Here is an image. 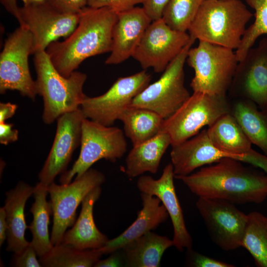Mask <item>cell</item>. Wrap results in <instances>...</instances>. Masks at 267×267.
Returning a JSON list of instances; mask_svg holds the SVG:
<instances>
[{
  "instance_id": "1",
  "label": "cell",
  "mask_w": 267,
  "mask_h": 267,
  "mask_svg": "<svg viewBox=\"0 0 267 267\" xmlns=\"http://www.w3.org/2000/svg\"><path fill=\"white\" fill-rule=\"evenodd\" d=\"M176 178L198 197L221 199L234 204H260L267 198V174L231 158H223Z\"/></svg>"
},
{
  "instance_id": "2",
  "label": "cell",
  "mask_w": 267,
  "mask_h": 267,
  "mask_svg": "<svg viewBox=\"0 0 267 267\" xmlns=\"http://www.w3.org/2000/svg\"><path fill=\"white\" fill-rule=\"evenodd\" d=\"M117 16L109 7L84 8L72 33L62 42L52 43L45 50L56 70L68 77L85 59L110 52Z\"/></svg>"
},
{
  "instance_id": "3",
  "label": "cell",
  "mask_w": 267,
  "mask_h": 267,
  "mask_svg": "<svg viewBox=\"0 0 267 267\" xmlns=\"http://www.w3.org/2000/svg\"><path fill=\"white\" fill-rule=\"evenodd\" d=\"M253 16L240 0H204L188 34L199 41L236 50Z\"/></svg>"
},
{
  "instance_id": "4",
  "label": "cell",
  "mask_w": 267,
  "mask_h": 267,
  "mask_svg": "<svg viewBox=\"0 0 267 267\" xmlns=\"http://www.w3.org/2000/svg\"><path fill=\"white\" fill-rule=\"evenodd\" d=\"M34 55L38 94L44 101L42 119L50 124L62 115L80 108L87 96L83 86L87 77L76 71L64 77L55 68L46 51Z\"/></svg>"
},
{
  "instance_id": "5",
  "label": "cell",
  "mask_w": 267,
  "mask_h": 267,
  "mask_svg": "<svg viewBox=\"0 0 267 267\" xmlns=\"http://www.w3.org/2000/svg\"><path fill=\"white\" fill-rule=\"evenodd\" d=\"M186 61L194 71L193 92L220 95H225L239 63L233 49L202 41L189 49Z\"/></svg>"
},
{
  "instance_id": "6",
  "label": "cell",
  "mask_w": 267,
  "mask_h": 267,
  "mask_svg": "<svg viewBox=\"0 0 267 267\" xmlns=\"http://www.w3.org/2000/svg\"><path fill=\"white\" fill-rule=\"evenodd\" d=\"M124 132L114 126H106L85 118L82 123L81 150L72 168L61 175V184L71 182L82 176L100 159L112 162L121 158L127 149Z\"/></svg>"
},
{
  "instance_id": "7",
  "label": "cell",
  "mask_w": 267,
  "mask_h": 267,
  "mask_svg": "<svg viewBox=\"0 0 267 267\" xmlns=\"http://www.w3.org/2000/svg\"><path fill=\"white\" fill-rule=\"evenodd\" d=\"M228 113L225 95L193 92L172 115L164 120L161 132L169 134L172 146L177 145Z\"/></svg>"
},
{
  "instance_id": "8",
  "label": "cell",
  "mask_w": 267,
  "mask_h": 267,
  "mask_svg": "<svg viewBox=\"0 0 267 267\" xmlns=\"http://www.w3.org/2000/svg\"><path fill=\"white\" fill-rule=\"evenodd\" d=\"M195 40L191 37L160 78L137 94L130 106L151 110L165 120L183 104L191 95L184 86V65L188 50Z\"/></svg>"
},
{
  "instance_id": "9",
  "label": "cell",
  "mask_w": 267,
  "mask_h": 267,
  "mask_svg": "<svg viewBox=\"0 0 267 267\" xmlns=\"http://www.w3.org/2000/svg\"><path fill=\"white\" fill-rule=\"evenodd\" d=\"M33 41L28 29L19 26L5 41L0 54V92L18 91L35 100L38 94L36 81L31 75L28 57L32 54Z\"/></svg>"
},
{
  "instance_id": "10",
  "label": "cell",
  "mask_w": 267,
  "mask_h": 267,
  "mask_svg": "<svg viewBox=\"0 0 267 267\" xmlns=\"http://www.w3.org/2000/svg\"><path fill=\"white\" fill-rule=\"evenodd\" d=\"M105 180L102 173L90 168L73 182L60 185L53 182L48 186L53 216L50 239L53 246L61 242L67 229L74 224L76 210L85 198Z\"/></svg>"
},
{
  "instance_id": "11",
  "label": "cell",
  "mask_w": 267,
  "mask_h": 267,
  "mask_svg": "<svg viewBox=\"0 0 267 267\" xmlns=\"http://www.w3.org/2000/svg\"><path fill=\"white\" fill-rule=\"evenodd\" d=\"M150 80L151 76L145 70L120 77L103 94L92 97L87 96L80 108L86 118L111 126L134 98L150 84Z\"/></svg>"
},
{
  "instance_id": "12",
  "label": "cell",
  "mask_w": 267,
  "mask_h": 267,
  "mask_svg": "<svg viewBox=\"0 0 267 267\" xmlns=\"http://www.w3.org/2000/svg\"><path fill=\"white\" fill-rule=\"evenodd\" d=\"M187 32L170 27L162 18L152 21L145 30L133 57L143 70L163 72L189 43Z\"/></svg>"
},
{
  "instance_id": "13",
  "label": "cell",
  "mask_w": 267,
  "mask_h": 267,
  "mask_svg": "<svg viewBox=\"0 0 267 267\" xmlns=\"http://www.w3.org/2000/svg\"><path fill=\"white\" fill-rule=\"evenodd\" d=\"M196 207L213 242L224 251L242 247L248 216L230 202L198 197Z\"/></svg>"
},
{
  "instance_id": "14",
  "label": "cell",
  "mask_w": 267,
  "mask_h": 267,
  "mask_svg": "<svg viewBox=\"0 0 267 267\" xmlns=\"http://www.w3.org/2000/svg\"><path fill=\"white\" fill-rule=\"evenodd\" d=\"M20 26L26 27L32 34V54L45 51L48 45L61 37H67L77 26L80 12L61 13L46 2L20 8Z\"/></svg>"
},
{
  "instance_id": "15",
  "label": "cell",
  "mask_w": 267,
  "mask_h": 267,
  "mask_svg": "<svg viewBox=\"0 0 267 267\" xmlns=\"http://www.w3.org/2000/svg\"><path fill=\"white\" fill-rule=\"evenodd\" d=\"M85 118L80 108L57 118L52 147L38 175L40 184L48 187L57 175L67 171L73 152L81 143L82 123Z\"/></svg>"
},
{
  "instance_id": "16",
  "label": "cell",
  "mask_w": 267,
  "mask_h": 267,
  "mask_svg": "<svg viewBox=\"0 0 267 267\" xmlns=\"http://www.w3.org/2000/svg\"><path fill=\"white\" fill-rule=\"evenodd\" d=\"M175 174L171 163L167 165L160 177L156 179L150 176L141 175L136 186L140 193L155 196L161 201L171 218L173 227L174 246L179 252L191 248L193 241L187 230L182 210L174 185Z\"/></svg>"
},
{
  "instance_id": "17",
  "label": "cell",
  "mask_w": 267,
  "mask_h": 267,
  "mask_svg": "<svg viewBox=\"0 0 267 267\" xmlns=\"http://www.w3.org/2000/svg\"><path fill=\"white\" fill-rule=\"evenodd\" d=\"M206 131L218 148L239 157L243 163L261 168L267 174V155L252 148V143L233 115L228 113L222 116Z\"/></svg>"
},
{
  "instance_id": "18",
  "label": "cell",
  "mask_w": 267,
  "mask_h": 267,
  "mask_svg": "<svg viewBox=\"0 0 267 267\" xmlns=\"http://www.w3.org/2000/svg\"><path fill=\"white\" fill-rule=\"evenodd\" d=\"M152 19L142 7L135 6L117 13L109 56L105 63L118 64L133 57Z\"/></svg>"
},
{
  "instance_id": "19",
  "label": "cell",
  "mask_w": 267,
  "mask_h": 267,
  "mask_svg": "<svg viewBox=\"0 0 267 267\" xmlns=\"http://www.w3.org/2000/svg\"><path fill=\"white\" fill-rule=\"evenodd\" d=\"M170 156L175 178L189 175L198 168L216 163L223 158L242 162L239 157L216 147L209 139L206 130L172 146Z\"/></svg>"
},
{
  "instance_id": "20",
  "label": "cell",
  "mask_w": 267,
  "mask_h": 267,
  "mask_svg": "<svg viewBox=\"0 0 267 267\" xmlns=\"http://www.w3.org/2000/svg\"><path fill=\"white\" fill-rule=\"evenodd\" d=\"M142 208L135 220L118 236L108 240L101 248L97 249L102 255L110 254L122 249L146 233L165 222L169 214L160 200L151 194L141 193Z\"/></svg>"
},
{
  "instance_id": "21",
  "label": "cell",
  "mask_w": 267,
  "mask_h": 267,
  "mask_svg": "<svg viewBox=\"0 0 267 267\" xmlns=\"http://www.w3.org/2000/svg\"><path fill=\"white\" fill-rule=\"evenodd\" d=\"M101 186L92 190L82 203L79 216L70 229L64 233L61 242L78 249H98L109 240L96 227L93 218L94 204L101 193Z\"/></svg>"
},
{
  "instance_id": "22",
  "label": "cell",
  "mask_w": 267,
  "mask_h": 267,
  "mask_svg": "<svg viewBox=\"0 0 267 267\" xmlns=\"http://www.w3.org/2000/svg\"><path fill=\"white\" fill-rule=\"evenodd\" d=\"M34 187L20 181L15 187L5 193L3 206L8 225L6 250L14 253L22 251L30 243L25 238L26 224L24 209L29 198L33 194Z\"/></svg>"
},
{
  "instance_id": "23",
  "label": "cell",
  "mask_w": 267,
  "mask_h": 267,
  "mask_svg": "<svg viewBox=\"0 0 267 267\" xmlns=\"http://www.w3.org/2000/svg\"><path fill=\"white\" fill-rule=\"evenodd\" d=\"M171 145L170 136L161 132L153 138L133 146L125 160V174L133 178L146 172L156 174L163 155Z\"/></svg>"
},
{
  "instance_id": "24",
  "label": "cell",
  "mask_w": 267,
  "mask_h": 267,
  "mask_svg": "<svg viewBox=\"0 0 267 267\" xmlns=\"http://www.w3.org/2000/svg\"><path fill=\"white\" fill-rule=\"evenodd\" d=\"M174 246L172 239L149 231L127 244L123 251L128 267H159L164 252Z\"/></svg>"
},
{
  "instance_id": "25",
  "label": "cell",
  "mask_w": 267,
  "mask_h": 267,
  "mask_svg": "<svg viewBox=\"0 0 267 267\" xmlns=\"http://www.w3.org/2000/svg\"><path fill=\"white\" fill-rule=\"evenodd\" d=\"M243 61L246 65L243 80L246 94L260 106H267V39L251 48Z\"/></svg>"
},
{
  "instance_id": "26",
  "label": "cell",
  "mask_w": 267,
  "mask_h": 267,
  "mask_svg": "<svg viewBox=\"0 0 267 267\" xmlns=\"http://www.w3.org/2000/svg\"><path fill=\"white\" fill-rule=\"evenodd\" d=\"M47 194V187L38 182L34 187L35 200L30 210L33 215V220L28 226L32 235L30 242L40 258L47 254L53 246L48 230L52 210L50 202L46 199Z\"/></svg>"
},
{
  "instance_id": "27",
  "label": "cell",
  "mask_w": 267,
  "mask_h": 267,
  "mask_svg": "<svg viewBox=\"0 0 267 267\" xmlns=\"http://www.w3.org/2000/svg\"><path fill=\"white\" fill-rule=\"evenodd\" d=\"M119 120L124 125V132L133 146L156 136L161 132L164 119L157 113L142 107L130 106L121 114Z\"/></svg>"
},
{
  "instance_id": "28",
  "label": "cell",
  "mask_w": 267,
  "mask_h": 267,
  "mask_svg": "<svg viewBox=\"0 0 267 267\" xmlns=\"http://www.w3.org/2000/svg\"><path fill=\"white\" fill-rule=\"evenodd\" d=\"M102 255L97 249L80 250L60 243L53 246L39 261L44 267H94Z\"/></svg>"
},
{
  "instance_id": "29",
  "label": "cell",
  "mask_w": 267,
  "mask_h": 267,
  "mask_svg": "<svg viewBox=\"0 0 267 267\" xmlns=\"http://www.w3.org/2000/svg\"><path fill=\"white\" fill-rule=\"evenodd\" d=\"M242 247L252 256L258 267H267V217L258 211L247 214Z\"/></svg>"
},
{
  "instance_id": "30",
  "label": "cell",
  "mask_w": 267,
  "mask_h": 267,
  "mask_svg": "<svg viewBox=\"0 0 267 267\" xmlns=\"http://www.w3.org/2000/svg\"><path fill=\"white\" fill-rule=\"evenodd\" d=\"M233 116L252 144L267 155V120L248 103L240 102L234 107Z\"/></svg>"
},
{
  "instance_id": "31",
  "label": "cell",
  "mask_w": 267,
  "mask_h": 267,
  "mask_svg": "<svg viewBox=\"0 0 267 267\" xmlns=\"http://www.w3.org/2000/svg\"><path fill=\"white\" fill-rule=\"evenodd\" d=\"M204 0H169L162 15L172 29L187 32Z\"/></svg>"
},
{
  "instance_id": "32",
  "label": "cell",
  "mask_w": 267,
  "mask_h": 267,
  "mask_svg": "<svg viewBox=\"0 0 267 267\" xmlns=\"http://www.w3.org/2000/svg\"><path fill=\"white\" fill-rule=\"evenodd\" d=\"M247 4L255 11L254 23L245 31L238 52L246 54L257 39L263 34H267V0H245Z\"/></svg>"
},
{
  "instance_id": "33",
  "label": "cell",
  "mask_w": 267,
  "mask_h": 267,
  "mask_svg": "<svg viewBox=\"0 0 267 267\" xmlns=\"http://www.w3.org/2000/svg\"><path fill=\"white\" fill-rule=\"evenodd\" d=\"M186 250L185 264L192 267H234L232 264L218 260L201 253L191 248Z\"/></svg>"
},
{
  "instance_id": "34",
  "label": "cell",
  "mask_w": 267,
  "mask_h": 267,
  "mask_svg": "<svg viewBox=\"0 0 267 267\" xmlns=\"http://www.w3.org/2000/svg\"><path fill=\"white\" fill-rule=\"evenodd\" d=\"M145 0H88L87 6L92 8L107 7L116 13L122 12L137 5L143 4Z\"/></svg>"
},
{
  "instance_id": "35",
  "label": "cell",
  "mask_w": 267,
  "mask_h": 267,
  "mask_svg": "<svg viewBox=\"0 0 267 267\" xmlns=\"http://www.w3.org/2000/svg\"><path fill=\"white\" fill-rule=\"evenodd\" d=\"M37 253L31 242L22 251L14 253L11 266L16 267H41L40 261L37 259Z\"/></svg>"
},
{
  "instance_id": "36",
  "label": "cell",
  "mask_w": 267,
  "mask_h": 267,
  "mask_svg": "<svg viewBox=\"0 0 267 267\" xmlns=\"http://www.w3.org/2000/svg\"><path fill=\"white\" fill-rule=\"evenodd\" d=\"M88 0H46L56 10L63 13L77 14L87 6Z\"/></svg>"
},
{
  "instance_id": "37",
  "label": "cell",
  "mask_w": 267,
  "mask_h": 267,
  "mask_svg": "<svg viewBox=\"0 0 267 267\" xmlns=\"http://www.w3.org/2000/svg\"><path fill=\"white\" fill-rule=\"evenodd\" d=\"M169 1V0H145L142 7L153 21L162 17L164 10Z\"/></svg>"
},
{
  "instance_id": "38",
  "label": "cell",
  "mask_w": 267,
  "mask_h": 267,
  "mask_svg": "<svg viewBox=\"0 0 267 267\" xmlns=\"http://www.w3.org/2000/svg\"><path fill=\"white\" fill-rule=\"evenodd\" d=\"M126 267V262L122 250L119 249L110 254L103 260H99L94 267Z\"/></svg>"
},
{
  "instance_id": "39",
  "label": "cell",
  "mask_w": 267,
  "mask_h": 267,
  "mask_svg": "<svg viewBox=\"0 0 267 267\" xmlns=\"http://www.w3.org/2000/svg\"><path fill=\"white\" fill-rule=\"evenodd\" d=\"M13 125L12 124L0 123V143L3 145H7L9 143L17 140L18 138V131L13 129Z\"/></svg>"
},
{
  "instance_id": "40",
  "label": "cell",
  "mask_w": 267,
  "mask_h": 267,
  "mask_svg": "<svg viewBox=\"0 0 267 267\" xmlns=\"http://www.w3.org/2000/svg\"><path fill=\"white\" fill-rule=\"evenodd\" d=\"M17 108V105L10 102L0 103V123L12 117Z\"/></svg>"
},
{
  "instance_id": "41",
  "label": "cell",
  "mask_w": 267,
  "mask_h": 267,
  "mask_svg": "<svg viewBox=\"0 0 267 267\" xmlns=\"http://www.w3.org/2000/svg\"><path fill=\"white\" fill-rule=\"evenodd\" d=\"M0 2L5 9L17 19L19 24L21 21L20 7L17 5V0H0Z\"/></svg>"
},
{
  "instance_id": "42",
  "label": "cell",
  "mask_w": 267,
  "mask_h": 267,
  "mask_svg": "<svg viewBox=\"0 0 267 267\" xmlns=\"http://www.w3.org/2000/svg\"><path fill=\"white\" fill-rule=\"evenodd\" d=\"M8 225L5 209L3 207L0 208V246L7 240Z\"/></svg>"
},
{
  "instance_id": "43",
  "label": "cell",
  "mask_w": 267,
  "mask_h": 267,
  "mask_svg": "<svg viewBox=\"0 0 267 267\" xmlns=\"http://www.w3.org/2000/svg\"><path fill=\"white\" fill-rule=\"evenodd\" d=\"M24 5L41 4L46 2V0H22Z\"/></svg>"
}]
</instances>
